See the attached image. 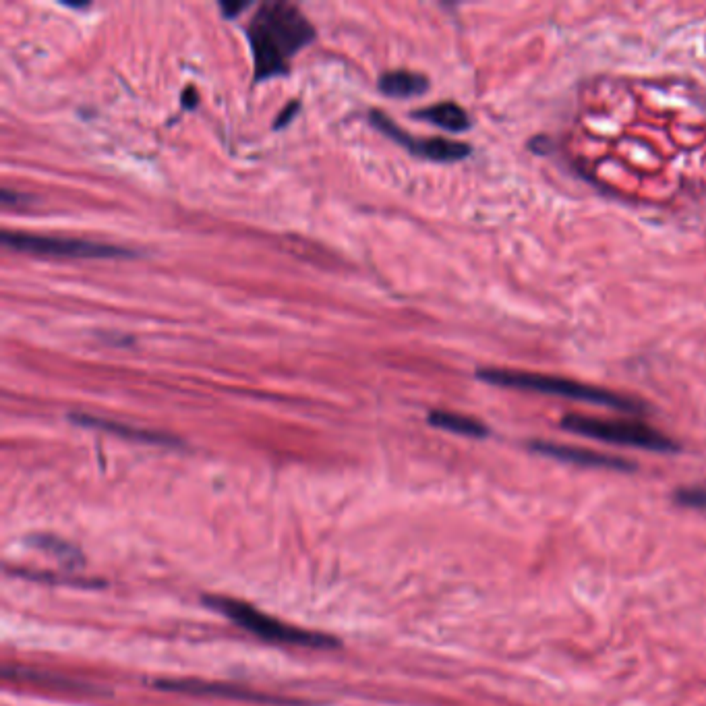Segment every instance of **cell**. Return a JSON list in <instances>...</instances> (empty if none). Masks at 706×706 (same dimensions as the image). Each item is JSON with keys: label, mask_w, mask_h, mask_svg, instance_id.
Returning a JSON list of instances; mask_svg holds the SVG:
<instances>
[{"label": "cell", "mask_w": 706, "mask_h": 706, "mask_svg": "<svg viewBox=\"0 0 706 706\" xmlns=\"http://www.w3.org/2000/svg\"><path fill=\"white\" fill-rule=\"evenodd\" d=\"M247 32L257 79L286 73L290 58L315 38V29L301 9L282 0L261 5Z\"/></svg>", "instance_id": "1"}, {"label": "cell", "mask_w": 706, "mask_h": 706, "mask_svg": "<svg viewBox=\"0 0 706 706\" xmlns=\"http://www.w3.org/2000/svg\"><path fill=\"white\" fill-rule=\"evenodd\" d=\"M477 377L485 384L499 386V388H512L524 392H539L549 396H562L568 400L588 402L595 406H607L615 410H624V413H640L644 404L640 400L615 394L597 386L580 384L576 379H566L557 375L545 373H531V371H516V369H479Z\"/></svg>", "instance_id": "2"}, {"label": "cell", "mask_w": 706, "mask_h": 706, "mask_svg": "<svg viewBox=\"0 0 706 706\" xmlns=\"http://www.w3.org/2000/svg\"><path fill=\"white\" fill-rule=\"evenodd\" d=\"M562 427L570 433L591 437L607 444L617 446H632L653 452H675L678 444L661 431L644 425L640 421H617V419H599L586 415H566L562 419Z\"/></svg>", "instance_id": "3"}, {"label": "cell", "mask_w": 706, "mask_h": 706, "mask_svg": "<svg viewBox=\"0 0 706 706\" xmlns=\"http://www.w3.org/2000/svg\"><path fill=\"white\" fill-rule=\"evenodd\" d=\"M212 607L228 615L234 624H239L241 628L249 630L251 634L268 640V642H278V644H297V646H311V649H330L338 642L330 636L323 634H313L301 628H294L290 624H282L274 617L261 613L259 609L241 603L237 599H222V597H208L205 599Z\"/></svg>", "instance_id": "4"}, {"label": "cell", "mask_w": 706, "mask_h": 706, "mask_svg": "<svg viewBox=\"0 0 706 706\" xmlns=\"http://www.w3.org/2000/svg\"><path fill=\"white\" fill-rule=\"evenodd\" d=\"M3 243L15 251L52 255V257H131L133 253L104 243L81 241V239H63V237H40V234L25 232H3Z\"/></svg>", "instance_id": "5"}, {"label": "cell", "mask_w": 706, "mask_h": 706, "mask_svg": "<svg viewBox=\"0 0 706 706\" xmlns=\"http://www.w3.org/2000/svg\"><path fill=\"white\" fill-rule=\"evenodd\" d=\"M371 123L381 133L392 137L394 141L408 147L410 152L421 156V158H427L433 162H458V160H464L470 156V147L460 141H452V139H444V137H429V139L410 137L406 131L396 127L394 121L388 119V114L379 112V110L371 112Z\"/></svg>", "instance_id": "6"}, {"label": "cell", "mask_w": 706, "mask_h": 706, "mask_svg": "<svg viewBox=\"0 0 706 706\" xmlns=\"http://www.w3.org/2000/svg\"><path fill=\"white\" fill-rule=\"evenodd\" d=\"M531 450L555 460L562 462H572V464H580V466H591V468H613V470H634V464L617 458V456H609V454H601L595 450H584V448H574V446H562V444H551V441H533Z\"/></svg>", "instance_id": "7"}, {"label": "cell", "mask_w": 706, "mask_h": 706, "mask_svg": "<svg viewBox=\"0 0 706 706\" xmlns=\"http://www.w3.org/2000/svg\"><path fill=\"white\" fill-rule=\"evenodd\" d=\"M379 90L390 98H415L429 90V79L413 71H388L379 79Z\"/></svg>", "instance_id": "8"}, {"label": "cell", "mask_w": 706, "mask_h": 706, "mask_svg": "<svg viewBox=\"0 0 706 706\" xmlns=\"http://www.w3.org/2000/svg\"><path fill=\"white\" fill-rule=\"evenodd\" d=\"M413 116H417V119H421V121L433 123L439 129L452 131V133H462L470 127L468 114L456 102H439V104H433V106H427L423 110L413 112Z\"/></svg>", "instance_id": "9"}, {"label": "cell", "mask_w": 706, "mask_h": 706, "mask_svg": "<svg viewBox=\"0 0 706 706\" xmlns=\"http://www.w3.org/2000/svg\"><path fill=\"white\" fill-rule=\"evenodd\" d=\"M429 423L437 429L466 435V437H487L489 435V429L481 421L460 415V413H448V410H433V413H429Z\"/></svg>", "instance_id": "10"}, {"label": "cell", "mask_w": 706, "mask_h": 706, "mask_svg": "<svg viewBox=\"0 0 706 706\" xmlns=\"http://www.w3.org/2000/svg\"><path fill=\"white\" fill-rule=\"evenodd\" d=\"M71 419H73L75 423H79V425L98 427V429H104V431H110V433L125 435V437L135 439V441H150V444H170V437L160 435V433L141 431V429H133V427H123V425H119V423H110V421L94 419V417H87V415H73Z\"/></svg>", "instance_id": "11"}, {"label": "cell", "mask_w": 706, "mask_h": 706, "mask_svg": "<svg viewBox=\"0 0 706 706\" xmlns=\"http://www.w3.org/2000/svg\"><path fill=\"white\" fill-rule=\"evenodd\" d=\"M36 545L46 549V551H52L58 560H63L65 564H79L81 562V557H79V551L75 547H71L69 543H63V541H58L56 537H34Z\"/></svg>", "instance_id": "12"}, {"label": "cell", "mask_w": 706, "mask_h": 706, "mask_svg": "<svg viewBox=\"0 0 706 706\" xmlns=\"http://www.w3.org/2000/svg\"><path fill=\"white\" fill-rule=\"evenodd\" d=\"M675 502L684 508L706 512V489L704 487H682L673 495Z\"/></svg>", "instance_id": "13"}, {"label": "cell", "mask_w": 706, "mask_h": 706, "mask_svg": "<svg viewBox=\"0 0 706 706\" xmlns=\"http://www.w3.org/2000/svg\"><path fill=\"white\" fill-rule=\"evenodd\" d=\"M299 108H301V104H299V102H290V104L286 106V110L278 116V121H276V129H278V127H284V125H288V123L292 121L294 112H297Z\"/></svg>", "instance_id": "14"}, {"label": "cell", "mask_w": 706, "mask_h": 706, "mask_svg": "<svg viewBox=\"0 0 706 706\" xmlns=\"http://www.w3.org/2000/svg\"><path fill=\"white\" fill-rule=\"evenodd\" d=\"M220 9L224 17H237L243 9H247V3H222Z\"/></svg>", "instance_id": "15"}, {"label": "cell", "mask_w": 706, "mask_h": 706, "mask_svg": "<svg viewBox=\"0 0 706 706\" xmlns=\"http://www.w3.org/2000/svg\"><path fill=\"white\" fill-rule=\"evenodd\" d=\"M195 104H197V94H195V90H193V87H189V90L185 92V106L193 108Z\"/></svg>", "instance_id": "16"}]
</instances>
